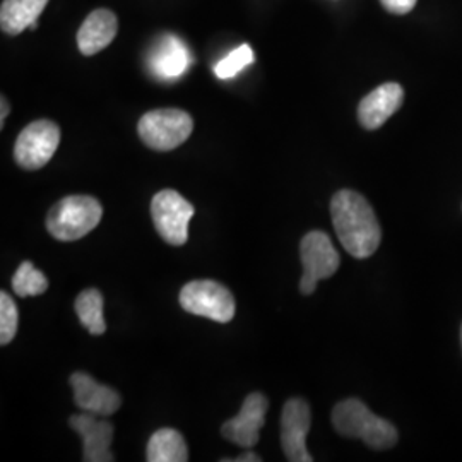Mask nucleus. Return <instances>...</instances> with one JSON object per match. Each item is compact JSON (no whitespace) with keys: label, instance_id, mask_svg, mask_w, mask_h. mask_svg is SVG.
<instances>
[{"label":"nucleus","instance_id":"obj_22","mask_svg":"<svg viewBox=\"0 0 462 462\" xmlns=\"http://www.w3.org/2000/svg\"><path fill=\"white\" fill-rule=\"evenodd\" d=\"M380 2L393 14H408L416 5V0H380Z\"/></svg>","mask_w":462,"mask_h":462},{"label":"nucleus","instance_id":"obj_13","mask_svg":"<svg viewBox=\"0 0 462 462\" xmlns=\"http://www.w3.org/2000/svg\"><path fill=\"white\" fill-rule=\"evenodd\" d=\"M402 101L404 91L399 84H382L360 101L358 120L366 131L380 129L401 108Z\"/></svg>","mask_w":462,"mask_h":462},{"label":"nucleus","instance_id":"obj_8","mask_svg":"<svg viewBox=\"0 0 462 462\" xmlns=\"http://www.w3.org/2000/svg\"><path fill=\"white\" fill-rule=\"evenodd\" d=\"M60 143V129L51 120L32 122L17 135L14 158L24 170H40L53 158Z\"/></svg>","mask_w":462,"mask_h":462},{"label":"nucleus","instance_id":"obj_6","mask_svg":"<svg viewBox=\"0 0 462 462\" xmlns=\"http://www.w3.org/2000/svg\"><path fill=\"white\" fill-rule=\"evenodd\" d=\"M196 213L194 206L175 190H162L151 202L154 228L166 244L180 247L189 240V223Z\"/></svg>","mask_w":462,"mask_h":462},{"label":"nucleus","instance_id":"obj_5","mask_svg":"<svg viewBox=\"0 0 462 462\" xmlns=\"http://www.w3.org/2000/svg\"><path fill=\"white\" fill-rule=\"evenodd\" d=\"M180 305L189 314L226 324L235 317V298L230 290L211 280L190 281L180 291Z\"/></svg>","mask_w":462,"mask_h":462},{"label":"nucleus","instance_id":"obj_4","mask_svg":"<svg viewBox=\"0 0 462 462\" xmlns=\"http://www.w3.org/2000/svg\"><path fill=\"white\" fill-rule=\"evenodd\" d=\"M194 129L192 116L179 108L151 110L139 120L141 141L154 151H171L182 146Z\"/></svg>","mask_w":462,"mask_h":462},{"label":"nucleus","instance_id":"obj_3","mask_svg":"<svg viewBox=\"0 0 462 462\" xmlns=\"http://www.w3.org/2000/svg\"><path fill=\"white\" fill-rule=\"evenodd\" d=\"M103 208L91 196H69L59 200L47 216V230L60 242H74L95 230L101 221Z\"/></svg>","mask_w":462,"mask_h":462},{"label":"nucleus","instance_id":"obj_18","mask_svg":"<svg viewBox=\"0 0 462 462\" xmlns=\"http://www.w3.org/2000/svg\"><path fill=\"white\" fill-rule=\"evenodd\" d=\"M103 305H105L103 295L95 288L81 291L79 297L76 298V303H74L76 314L79 317L81 324L93 336H101L106 330Z\"/></svg>","mask_w":462,"mask_h":462},{"label":"nucleus","instance_id":"obj_7","mask_svg":"<svg viewBox=\"0 0 462 462\" xmlns=\"http://www.w3.org/2000/svg\"><path fill=\"white\" fill-rule=\"evenodd\" d=\"M303 276L300 281L301 295H312L320 280H328L339 269V254L329 236L322 231H310L300 244Z\"/></svg>","mask_w":462,"mask_h":462},{"label":"nucleus","instance_id":"obj_15","mask_svg":"<svg viewBox=\"0 0 462 462\" xmlns=\"http://www.w3.org/2000/svg\"><path fill=\"white\" fill-rule=\"evenodd\" d=\"M190 64V53L182 42L175 36L160 40L149 55V66L160 79H177L187 72Z\"/></svg>","mask_w":462,"mask_h":462},{"label":"nucleus","instance_id":"obj_2","mask_svg":"<svg viewBox=\"0 0 462 462\" xmlns=\"http://www.w3.org/2000/svg\"><path fill=\"white\" fill-rule=\"evenodd\" d=\"M332 425L347 439H360L375 450H385L397 444V430L387 420L372 413L362 401L346 399L332 410Z\"/></svg>","mask_w":462,"mask_h":462},{"label":"nucleus","instance_id":"obj_1","mask_svg":"<svg viewBox=\"0 0 462 462\" xmlns=\"http://www.w3.org/2000/svg\"><path fill=\"white\" fill-rule=\"evenodd\" d=\"M330 216L341 245L356 259H366L382 240L379 219L368 200L353 190H339L330 200Z\"/></svg>","mask_w":462,"mask_h":462},{"label":"nucleus","instance_id":"obj_12","mask_svg":"<svg viewBox=\"0 0 462 462\" xmlns=\"http://www.w3.org/2000/svg\"><path fill=\"white\" fill-rule=\"evenodd\" d=\"M70 387L74 391V401L78 408L86 413L98 416H112L122 406V397L108 385L98 383L83 372H76L70 377Z\"/></svg>","mask_w":462,"mask_h":462},{"label":"nucleus","instance_id":"obj_20","mask_svg":"<svg viewBox=\"0 0 462 462\" xmlns=\"http://www.w3.org/2000/svg\"><path fill=\"white\" fill-rule=\"evenodd\" d=\"M255 60L254 57V50L248 45H242L236 50H233L228 57H225L223 60H219L215 66L216 76L219 79H231L235 78L240 70H244L245 67L250 66Z\"/></svg>","mask_w":462,"mask_h":462},{"label":"nucleus","instance_id":"obj_24","mask_svg":"<svg viewBox=\"0 0 462 462\" xmlns=\"http://www.w3.org/2000/svg\"><path fill=\"white\" fill-rule=\"evenodd\" d=\"M2 114H0V129L4 127V122H5V116H9V103H7V99L2 97Z\"/></svg>","mask_w":462,"mask_h":462},{"label":"nucleus","instance_id":"obj_19","mask_svg":"<svg viewBox=\"0 0 462 462\" xmlns=\"http://www.w3.org/2000/svg\"><path fill=\"white\" fill-rule=\"evenodd\" d=\"M13 290L17 297H38L49 290L47 276L38 271L32 263H23L13 276Z\"/></svg>","mask_w":462,"mask_h":462},{"label":"nucleus","instance_id":"obj_14","mask_svg":"<svg viewBox=\"0 0 462 462\" xmlns=\"http://www.w3.org/2000/svg\"><path fill=\"white\" fill-rule=\"evenodd\" d=\"M118 33V19L108 9H97L84 19L79 33H78V47L86 57L97 55L98 51L106 49Z\"/></svg>","mask_w":462,"mask_h":462},{"label":"nucleus","instance_id":"obj_23","mask_svg":"<svg viewBox=\"0 0 462 462\" xmlns=\"http://www.w3.org/2000/svg\"><path fill=\"white\" fill-rule=\"evenodd\" d=\"M261 462L263 459L257 456V454H254V452H247V454H244V456H240V457H236V459H228V462Z\"/></svg>","mask_w":462,"mask_h":462},{"label":"nucleus","instance_id":"obj_10","mask_svg":"<svg viewBox=\"0 0 462 462\" xmlns=\"http://www.w3.org/2000/svg\"><path fill=\"white\" fill-rule=\"evenodd\" d=\"M269 401L261 393L245 397L240 413L223 423L221 433L226 440L242 448H252L259 444V435L264 427Z\"/></svg>","mask_w":462,"mask_h":462},{"label":"nucleus","instance_id":"obj_25","mask_svg":"<svg viewBox=\"0 0 462 462\" xmlns=\"http://www.w3.org/2000/svg\"><path fill=\"white\" fill-rule=\"evenodd\" d=\"M461 339H462V332H461Z\"/></svg>","mask_w":462,"mask_h":462},{"label":"nucleus","instance_id":"obj_17","mask_svg":"<svg viewBox=\"0 0 462 462\" xmlns=\"http://www.w3.org/2000/svg\"><path fill=\"white\" fill-rule=\"evenodd\" d=\"M146 459L149 462H187L189 450L182 433L173 429H162L149 439Z\"/></svg>","mask_w":462,"mask_h":462},{"label":"nucleus","instance_id":"obj_11","mask_svg":"<svg viewBox=\"0 0 462 462\" xmlns=\"http://www.w3.org/2000/svg\"><path fill=\"white\" fill-rule=\"evenodd\" d=\"M69 425L83 439V461H116L110 448L116 430L108 420H105V416L84 411L83 414H74L69 420Z\"/></svg>","mask_w":462,"mask_h":462},{"label":"nucleus","instance_id":"obj_9","mask_svg":"<svg viewBox=\"0 0 462 462\" xmlns=\"http://www.w3.org/2000/svg\"><path fill=\"white\" fill-rule=\"evenodd\" d=\"M310 406L307 401L290 399L281 414V447L290 462H312L314 457L307 450V435L310 431Z\"/></svg>","mask_w":462,"mask_h":462},{"label":"nucleus","instance_id":"obj_16","mask_svg":"<svg viewBox=\"0 0 462 462\" xmlns=\"http://www.w3.org/2000/svg\"><path fill=\"white\" fill-rule=\"evenodd\" d=\"M47 4L49 0H4L0 7L2 32L11 36H17L24 30L34 32Z\"/></svg>","mask_w":462,"mask_h":462},{"label":"nucleus","instance_id":"obj_21","mask_svg":"<svg viewBox=\"0 0 462 462\" xmlns=\"http://www.w3.org/2000/svg\"><path fill=\"white\" fill-rule=\"evenodd\" d=\"M19 314H17L16 303L7 291L0 293V345H9L17 332Z\"/></svg>","mask_w":462,"mask_h":462}]
</instances>
